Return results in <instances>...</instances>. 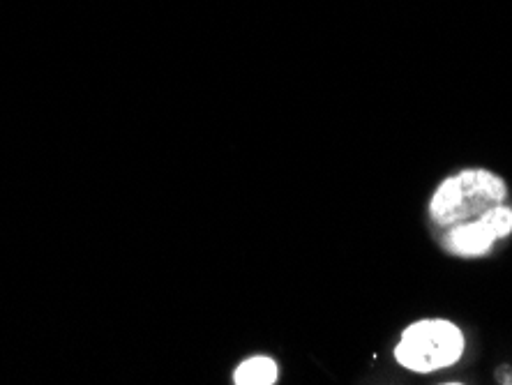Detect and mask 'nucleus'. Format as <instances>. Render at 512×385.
<instances>
[{
  "label": "nucleus",
  "instance_id": "obj_1",
  "mask_svg": "<svg viewBox=\"0 0 512 385\" xmlns=\"http://www.w3.org/2000/svg\"><path fill=\"white\" fill-rule=\"evenodd\" d=\"M508 199L506 180L487 169H464L443 180L429 201L436 229L448 233L459 226L483 222Z\"/></svg>",
  "mask_w": 512,
  "mask_h": 385
},
{
  "label": "nucleus",
  "instance_id": "obj_2",
  "mask_svg": "<svg viewBox=\"0 0 512 385\" xmlns=\"http://www.w3.org/2000/svg\"><path fill=\"white\" fill-rule=\"evenodd\" d=\"M464 332L453 321L423 319L411 323L395 346V360L416 374H432L464 356Z\"/></svg>",
  "mask_w": 512,
  "mask_h": 385
},
{
  "label": "nucleus",
  "instance_id": "obj_3",
  "mask_svg": "<svg viewBox=\"0 0 512 385\" xmlns=\"http://www.w3.org/2000/svg\"><path fill=\"white\" fill-rule=\"evenodd\" d=\"M512 233V208L508 203L494 208L483 222L466 224L448 233H441V243L459 259H478L485 256L499 240Z\"/></svg>",
  "mask_w": 512,
  "mask_h": 385
},
{
  "label": "nucleus",
  "instance_id": "obj_4",
  "mask_svg": "<svg viewBox=\"0 0 512 385\" xmlns=\"http://www.w3.org/2000/svg\"><path fill=\"white\" fill-rule=\"evenodd\" d=\"M277 381V362L266 356H256L245 360L236 372L233 383L238 385H273Z\"/></svg>",
  "mask_w": 512,
  "mask_h": 385
}]
</instances>
